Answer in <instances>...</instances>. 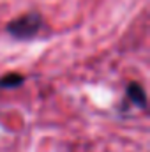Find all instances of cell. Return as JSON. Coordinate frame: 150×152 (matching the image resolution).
Segmentation results:
<instances>
[{
  "label": "cell",
  "instance_id": "1",
  "mask_svg": "<svg viewBox=\"0 0 150 152\" xmlns=\"http://www.w3.org/2000/svg\"><path fill=\"white\" fill-rule=\"evenodd\" d=\"M41 28H42V16L39 12H27V14L12 20L5 27L9 36H12L14 39H21V41L36 37Z\"/></svg>",
  "mask_w": 150,
  "mask_h": 152
},
{
  "label": "cell",
  "instance_id": "2",
  "mask_svg": "<svg viewBox=\"0 0 150 152\" xmlns=\"http://www.w3.org/2000/svg\"><path fill=\"white\" fill-rule=\"evenodd\" d=\"M127 97L133 101V104L140 108H147V94L138 81H131L127 85Z\"/></svg>",
  "mask_w": 150,
  "mask_h": 152
},
{
  "label": "cell",
  "instance_id": "3",
  "mask_svg": "<svg viewBox=\"0 0 150 152\" xmlns=\"http://www.w3.org/2000/svg\"><path fill=\"white\" fill-rule=\"evenodd\" d=\"M25 81V76L18 75V73H9L0 78V88H16Z\"/></svg>",
  "mask_w": 150,
  "mask_h": 152
}]
</instances>
